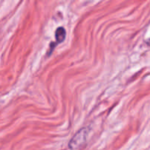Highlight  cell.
Returning a JSON list of instances; mask_svg holds the SVG:
<instances>
[{"label":"cell","instance_id":"3","mask_svg":"<svg viewBox=\"0 0 150 150\" xmlns=\"http://www.w3.org/2000/svg\"><path fill=\"white\" fill-rule=\"evenodd\" d=\"M146 43H147V45H149V46H150V38L149 40H146Z\"/></svg>","mask_w":150,"mask_h":150},{"label":"cell","instance_id":"1","mask_svg":"<svg viewBox=\"0 0 150 150\" xmlns=\"http://www.w3.org/2000/svg\"><path fill=\"white\" fill-rule=\"evenodd\" d=\"M88 131L86 128H82L72 137L69 144V147L71 150L77 149L86 142Z\"/></svg>","mask_w":150,"mask_h":150},{"label":"cell","instance_id":"2","mask_svg":"<svg viewBox=\"0 0 150 150\" xmlns=\"http://www.w3.org/2000/svg\"><path fill=\"white\" fill-rule=\"evenodd\" d=\"M66 31L64 27L63 26H60L57 28L55 31V40H56V43L59 44L61 43L64 41L66 39Z\"/></svg>","mask_w":150,"mask_h":150}]
</instances>
